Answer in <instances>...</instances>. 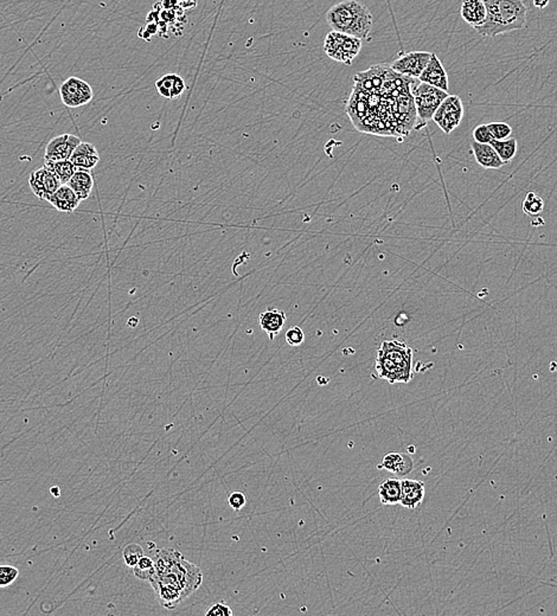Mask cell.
Returning <instances> with one entry per match:
<instances>
[{
	"mask_svg": "<svg viewBox=\"0 0 557 616\" xmlns=\"http://www.w3.org/2000/svg\"><path fill=\"white\" fill-rule=\"evenodd\" d=\"M70 162L75 165L76 169L83 170H91L98 165L100 162V155L98 148L91 143H81L72 152Z\"/></svg>",
	"mask_w": 557,
	"mask_h": 616,
	"instance_id": "14",
	"label": "cell"
},
{
	"mask_svg": "<svg viewBox=\"0 0 557 616\" xmlns=\"http://www.w3.org/2000/svg\"><path fill=\"white\" fill-rule=\"evenodd\" d=\"M162 5L166 10H174L181 5V0H162Z\"/></svg>",
	"mask_w": 557,
	"mask_h": 616,
	"instance_id": "34",
	"label": "cell"
},
{
	"mask_svg": "<svg viewBox=\"0 0 557 616\" xmlns=\"http://www.w3.org/2000/svg\"><path fill=\"white\" fill-rule=\"evenodd\" d=\"M401 486L402 491H401L399 504L409 510L418 509L425 499V484L422 481L414 480V479H403L401 480Z\"/></svg>",
	"mask_w": 557,
	"mask_h": 616,
	"instance_id": "13",
	"label": "cell"
},
{
	"mask_svg": "<svg viewBox=\"0 0 557 616\" xmlns=\"http://www.w3.org/2000/svg\"><path fill=\"white\" fill-rule=\"evenodd\" d=\"M380 467L387 469L389 472L394 473L396 476H404L413 471L414 462L409 455L397 452L385 454L384 455Z\"/></svg>",
	"mask_w": 557,
	"mask_h": 616,
	"instance_id": "18",
	"label": "cell"
},
{
	"mask_svg": "<svg viewBox=\"0 0 557 616\" xmlns=\"http://www.w3.org/2000/svg\"><path fill=\"white\" fill-rule=\"evenodd\" d=\"M361 39L338 31H331L325 38V53L333 61L350 65L361 53Z\"/></svg>",
	"mask_w": 557,
	"mask_h": 616,
	"instance_id": "6",
	"label": "cell"
},
{
	"mask_svg": "<svg viewBox=\"0 0 557 616\" xmlns=\"http://www.w3.org/2000/svg\"><path fill=\"white\" fill-rule=\"evenodd\" d=\"M82 141L79 136L72 134H62L55 136L48 143L44 153V162H60V160H68L72 157V152Z\"/></svg>",
	"mask_w": 557,
	"mask_h": 616,
	"instance_id": "11",
	"label": "cell"
},
{
	"mask_svg": "<svg viewBox=\"0 0 557 616\" xmlns=\"http://www.w3.org/2000/svg\"><path fill=\"white\" fill-rule=\"evenodd\" d=\"M44 165L56 174L62 185L68 184L76 171L75 165L70 162V159L60 160V162H44Z\"/></svg>",
	"mask_w": 557,
	"mask_h": 616,
	"instance_id": "23",
	"label": "cell"
},
{
	"mask_svg": "<svg viewBox=\"0 0 557 616\" xmlns=\"http://www.w3.org/2000/svg\"><path fill=\"white\" fill-rule=\"evenodd\" d=\"M432 53L427 51H411L399 56L392 62L390 68L399 75L406 76L409 79H418L422 72L430 62Z\"/></svg>",
	"mask_w": 557,
	"mask_h": 616,
	"instance_id": "10",
	"label": "cell"
},
{
	"mask_svg": "<svg viewBox=\"0 0 557 616\" xmlns=\"http://www.w3.org/2000/svg\"><path fill=\"white\" fill-rule=\"evenodd\" d=\"M461 18L470 27L482 25L486 19V8L484 0H463L460 6Z\"/></svg>",
	"mask_w": 557,
	"mask_h": 616,
	"instance_id": "20",
	"label": "cell"
},
{
	"mask_svg": "<svg viewBox=\"0 0 557 616\" xmlns=\"http://www.w3.org/2000/svg\"><path fill=\"white\" fill-rule=\"evenodd\" d=\"M143 556V548L138 544L127 545V546L124 548V553H122L124 563L127 564L128 567L131 568L134 567V565L139 562L140 558H141Z\"/></svg>",
	"mask_w": 557,
	"mask_h": 616,
	"instance_id": "27",
	"label": "cell"
},
{
	"mask_svg": "<svg viewBox=\"0 0 557 616\" xmlns=\"http://www.w3.org/2000/svg\"><path fill=\"white\" fill-rule=\"evenodd\" d=\"M377 374L392 384L408 383L413 379V350L399 341H385L377 352Z\"/></svg>",
	"mask_w": 557,
	"mask_h": 616,
	"instance_id": "4",
	"label": "cell"
},
{
	"mask_svg": "<svg viewBox=\"0 0 557 616\" xmlns=\"http://www.w3.org/2000/svg\"><path fill=\"white\" fill-rule=\"evenodd\" d=\"M534 8H544L549 5V0H532Z\"/></svg>",
	"mask_w": 557,
	"mask_h": 616,
	"instance_id": "35",
	"label": "cell"
},
{
	"mask_svg": "<svg viewBox=\"0 0 557 616\" xmlns=\"http://www.w3.org/2000/svg\"><path fill=\"white\" fill-rule=\"evenodd\" d=\"M18 576V570L10 565H0V588L8 586L15 582Z\"/></svg>",
	"mask_w": 557,
	"mask_h": 616,
	"instance_id": "29",
	"label": "cell"
},
{
	"mask_svg": "<svg viewBox=\"0 0 557 616\" xmlns=\"http://www.w3.org/2000/svg\"><path fill=\"white\" fill-rule=\"evenodd\" d=\"M418 81L448 93L449 81H448L447 72L435 53H432L430 62L418 77Z\"/></svg>",
	"mask_w": 557,
	"mask_h": 616,
	"instance_id": "12",
	"label": "cell"
},
{
	"mask_svg": "<svg viewBox=\"0 0 557 616\" xmlns=\"http://www.w3.org/2000/svg\"><path fill=\"white\" fill-rule=\"evenodd\" d=\"M484 4L485 22L473 27L482 37H497L527 25V8L523 0H484Z\"/></svg>",
	"mask_w": 557,
	"mask_h": 616,
	"instance_id": "2",
	"label": "cell"
},
{
	"mask_svg": "<svg viewBox=\"0 0 557 616\" xmlns=\"http://www.w3.org/2000/svg\"><path fill=\"white\" fill-rule=\"evenodd\" d=\"M48 202L58 211L70 214L79 208L81 201L68 184H63L58 188L53 196L50 197Z\"/></svg>",
	"mask_w": 557,
	"mask_h": 616,
	"instance_id": "17",
	"label": "cell"
},
{
	"mask_svg": "<svg viewBox=\"0 0 557 616\" xmlns=\"http://www.w3.org/2000/svg\"><path fill=\"white\" fill-rule=\"evenodd\" d=\"M472 153L475 155V162L484 167L491 170H499L505 164L497 152L489 144H479L477 141L472 143Z\"/></svg>",
	"mask_w": 557,
	"mask_h": 616,
	"instance_id": "16",
	"label": "cell"
},
{
	"mask_svg": "<svg viewBox=\"0 0 557 616\" xmlns=\"http://www.w3.org/2000/svg\"><path fill=\"white\" fill-rule=\"evenodd\" d=\"M326 22L333 31L363 41L369 39L373 17L369 8L357 0H344L328 10Z\"/></svg>",
	"mask_w": 557,
	"mask_h": 616,
	"instance_id": "3",
	"label": "cell"
},
{
	"mask_svg": "<svg viewBox=\"0 0 557 616\" xmlns=\"http://www.w3.org/2000/svg\"><path fill=\"white\" fill-rule=\"evenodd\" d=\"M60 95L62 103L68 108H79L88 105L93 100V89L86 81L72 76L60 84Z\"/></svg>",
	"mask_w": 557,
	"mask_h": 616,
	"instance_id": "8",
	"label": "cell"
},
{
	"mask_svg": "<svg viewBox=\"0 0 557 616\" xmlns=\"http://www.w3.org/2000/svg\"><path fill=\"white\" fill-rule=\"evenodd\" d=\"M155 574L150 579L159 603L174 609L195 593L203 582L200 568L188 562L176 549H157L152 555Z\"/></svg>",
	"mask_w": 557,
	"mask_h": 616,
	"instance_id": "1",
	"label": "cell"
},
{
	"mask_svg": "<svg viewBox=\"0 0 557 616\" xmlns=\"http://www.w3.org/2000/svg\"><path fill=\"white\" fill-rule=\"evenodd\" d=\"M29 185L34 196L38 197V199L48 201L62 185V183L56 177V174L44 165L31 172L29 176Z\"/></svg>",
	"mask_w": 557,
	"mask_h": 616,
	"instance_id": "9",
	"label": "cell"
},
{
	"mask_svg": "<svg viewBox=\"0 0 557 616\" xmlns=\"http://www.w3.org/2000/svg\"><path fill=\"white\" fill-rule=\"evenodd\" d=\"M304 341H305V334L299 326H293L287 331L286 341L290 346H300Z\"/></svg>",
	"mask_w": 557,
	"mask_h": 616,
	"instance_id": "31",
	"label": "cell"
},
{
	"mask_svg": "<svg viewBox=\"0 0 557 616\" xmlns=\"http://www.w3.org/2000/svg\"><path fill=\"white\" fill-rule=\"evenodd\" d=\"M133 571L136 577L140 579H146L150 581L153 574H155V562L153 558L150 556H143L140 558L139 562L133 567Z\"/></svg>",
	"mask_w": 557,
	"mask_h": 616,
	"instance_id": "25",
	"label": "cell"
},
{
	"mask_svg": "<svg viewBox=\"0 0 557 616\" xmlns=\"http://www.w3.org/2000/svg\"><path fill=\"white\" fill-rule=\"evenodd\" d=\"M489 145L496 150L504 164L510 163L512 159L516 157L517 140L513 138H508L505 140H494Z\"/></svg>",
	"mask_w": 557,
	"mask_h": 616,
	"instance_id": "24",
	"label": "cell"
},
{
	"mask_svg": "<svg viewBox=\"0 0 557 616\" xmlns=\"http://www.w3.org/2000/svg\"><path fill=\"white\" fill-rule=\"evenodd\" d=\"M207 616H233V610L229 605H226L223 602H219L215 605H211L210 608L207 609L205 612Z\"/></svg>",
	"mask_w": 557,
	"mask_h": 616,
	"instance_id": "33",
	"label": "cell"
},
{
	"mask_svg": "<svg viewBox=\"0 0 557 616\" xmlns=\"http://www.w3.org/2000/svg\"><path fill=\"white\" fill-rule=\"evenodd\" d=\"M51 492H53V494L55 495V497H58V495H60V488L58 487L51 488Z\"/></svg>",
	"mask_w": 557,
	"mask_h": 616,
	"instance_id": "36",
	"label": "cell"
},
{
	"mask_svg": "<svg viewBox=\"0 0 557 616\" xmlns=\"http://www.w3.org/2000/svg\"><path fill=\"white\" fill-rule=\"evenodd\" d=\"M287 315L281 310H267L261 313L259 317V325L264 332L267 333L271 341H274L275 336L281 332L283 326L286 324Z\"/></svg>",
	"mask_w": 557,
	"mask_h": 616,
	"instance_id": "19",
	"label": "cell"
},
{
	"mask_svg": "<svg viewBox=\"0 0 557 616\" xmlns=\"http://www.w3.org/2000/svg\"><path fill=\"white\" fill-rule=\"evenodd\" d=\"M401 480L397 478H388L378 486V495L383 505H396L401 500Z\"/></svg>",
	"mask_w": 557,
	"mask_h": 616,
	"instance_id": "22",
	"label": "cell"
},
{
	"mask_svg": "<svg viewBox=\"0 0 557 616\" xmlns=\"http://www.w3.org/2000/svg\"><path fill=\"white\" fill-rule=\"evenodd\" d=\"M448 95L449 94L447 91H441L423 82H418L411 88V96L414 100L418 124L415 129H422L430 120H433L434 114Z\"/></svg>",
	"mask_w": 557,
	"mask_h": 616,
	"instance_id": "5",
	"label": "cell"
},
{
	"mask_svg": "<svg viewBox=\"0 0 557 616\" xmlns=\"http://www.w3.org/2000/svg\"><path fill=\"white\" fill-rule=\"evenodd\" d=\"M494 140H505L512 134L511 126L506 122H489L487 124Z\"/></svg>",
	"mask_w": 557,
	"mask_h": 616,
	"instance_id": "28",
	"label": "cell"
},
{
	"mask_svg": "<svg viewBox=\"0 0 557 616\" xmlns=\"http://www.w3.org/2000/svg\"><path fill=\"white\" fill-rule=\"evenodd\" d=\"M155 88L158 91L159 95H162V98L176 100V98H181V94L184 93L186 84H185L184 79L178 74H166L160 79H157Z\"/></svg>",
	"mask_w": 557,
	"mask_h": 616,
	"instance_id": "15",
	"label": "cell"
},
{
	"mask_svg": "<svg viewBox=\"0 0 557 616\" xmlns=\"http://www.w3.org/2000/svg\"><path fill=\"white\" fill-rule=\"evenodd\" d=\"M463 117V106L458 95H448L433 115L437 127L449 134L460 125Z\"/></svg>",
	"mask_w": 557,
	"mask_h": 616,
	"instance_id": "7",
	"label": "cell"
},
{
	"mask_svg": "<svg viewBox=\"0 0 557 616\" xmlns=\"http://www.w3.org/2000/svg\"><path fill=\"white\" fill-rule=\"evenodd\" d=\"M68 185L76 193V196L79 197V201L88 199L94 188V179L91 176V170L76 169L75 173L68 182Z\"/></svg>",
	"mask_w": 557,
	"mask_h": 616,
	"instance_id": "21",
	"label": "cell"
},
{
	"mask_svg": "<svg viewBox=\"0 0 557 616\" xmlns=\"http://www.w3.org/2000/svg\"><path fill=\"white\" fill-rule=\"evenodd\" d=\"M473 139L479 144H491L494 140L487 124L479 125L473 131Z\"/></svg>",
	"mask_w": 557,
	"mask_h": 616,
	"instance_id": "30",
	"label": "cell"
},
{
	"mask_svg": "<svg viewBox=\"0 0 557 616\" xmlns=\"http://www.w3.org/2000/svg\"><path fill=\"white\" fill-rule=\"evenodd\" d=\"M228 504H229V506L233 511L242 510L245 506V504H247V498H245V493L238 491L233 492L229 495V498H228Z\"/></svg>",
	"mask_w": 557,
	"mask_h": 616,
	"instance_id": "32",
	"label": "cell"
},
{
	"mask_svg": "<svg viewBox=\"0 0 557 616\" xmlns=\"http://www.w3.org/2000/svg\"><path fill=\"white\" fill-rule=\"evenodd\" d=\"M522 208H523L524 214H527V215L539 216L542 214L543 209H544V202L539 195L529 192L524 199Z\"/></svg>",
	"mask_w": 557,
	"mask_h": 616,
	"instance_id": "26",
	"label": "cell"
}]
</instances>
